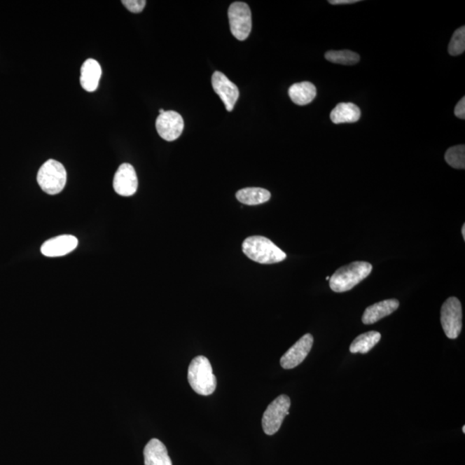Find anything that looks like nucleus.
I'll return each instance as SVG.
<instances>
[{"label":"nucleus","mask_w":465,"mask_h":465,"mask_svg":"<svg viewBox=\"0 0 465 465\" xmlns=\"http://www.w3.org/2000/svg\"><path fill=\"white\" fill-rule=\"evenodd\" d=\"M243 253L253 261L260 264H275L284 261L286 254L271 240L263 236H251L242 243Z\"/></svg>","instance_id":"nucleus-1"},{"label":"nucleus","mask_w":465,"mask_h":465,"mask_svg":"<svg viewBox=\"0 0 465 465\" xmlns=\"http://www.w3.org/2000/svg\"><path fill=\"white\" fill-rule=\"evenodd\" d=\"M373 265L368 262L355 261L342 266L330 277L329 286L337 293L352 290L370 275Z\"/></svg>","instance_id":"nucleus-2"},{"label":"nucleus","mask_w":465,"mask_h":465,"mask_svg":"<svg viewBox=\"0 0 465 465\" xmlns=\"http://www.w3.org/2000/svg\"><path fill=\"white\" fill-rule=\"evenodd\" d=\"M188 381L193 391L201 396H209L216 391L217 381L209 360L204 356H197L190 362Z\"/></svg>","instance_id":"nucleus-3"},{"label":"nucleus","mask_w":465,"mask_h":465,"mask_svg":"<svg viewBox=\"0 0 465 465\" xmlns=\"http://www.w3.org/2000/svg\"><path fill=\"white\" fill-rule=\"evenodd\" d=\"M37 182L41 188L50 195L62 193L67 183V171L62 163L48 160L41 167L37 174Z\"/></svg>","instance_id":"nucleus-4"},{"label":"nucleus","mask_w":465,"mask_h":465,"mask_svg":"<svg viewBox=\"0 0 465 465\" xmlns=\"http://www.w3.org/2000/svg\"><path fill=\"white\" fill-rule=\"evenodd\" d=\"M290 408L291 399L286 395L277 397L269 404L262 417V427L265 434L273 435L280 429Z\"/></svg>","instance_id":"nucleus-5"},{"label":"nucleus","mask_w":465,"mask_h":465,"mask_svg":"<svg viewBox=\"0 0 465 465\" xmlns=\"http://www.w3.org/2000/svg\"><path fill=\"white\" fill-rule=\"evenodd\" d=\"M228 15L232 35L240 41L246 40L252 31V13L249 5L243 2L233 3Z\"/></svg>","instance_id":"nucleus-6"},{"label":"nucleus","mask_w":465,"mask_h":465,"mask_svg":"<svg viewBox=\"0 0 465 465\" xmlns=\"http://www.w3.org/2000/svg\"><path fill=\"white\" fill-rule=\"evenodd\" d=\"M441 325L445 335L449 339L454 340L462 331V306L459 299L452 296L444 303L441 307Z\"/></svg>","instance_id":"nucleus-7"},{"label":"nucleus","mask_w":465,"mask_h":465,"mask_svg":"<svg viewBox=\"0 0 465 465\" xmlns=\"http://www.w3.org/2000/svg\"><path fill=\"white\" fill-rule=\"evenodd\" d=\"M157 132L167 141H174L181 136L185 127L182 116L174 111L160 114L155 123Z\"/></svg>","instance_id":"nucleus-8"},{"label":"nucleus","mask_w":465,"mask_h":465,"mask_svg":"<svg viewBox=\"0 0 465 465\" xmlns=\"http://www.w3.org/2000/svg\"><path fill=\"white\" fill-rule=\"evenodd\" d=\"M314 344L313 336L306 333L299 339L280 359V365L284 369L291 370L298 366L309 355Z\"/></svg>","instance_id":"nucleus-9"},{"label":"nucleus","mask_w":465,"mask_h":465,"mask_svg":"<svg viewBox=\"0 0 465 465\" xmlns=\"http://www.w3.org/2000/svg\"><path fill=\"white\" fill-rule=\"evenodd\" d=\"M211 83L214 91L222 99L226 110L230 112L234 110L240 96L237 86L228 80L226 75L218 71L213 74Z\"/></svg>","instance_id":"nucleus-10"},{"label":"nucleus","mask_w":465,"mask_h":465,"mask_svg":"<svg viewBox=\"0 0 465 465\" xmlns=\"http://www.w3.org/2000/svg\"><path fill=\"white\" fill-rule=\"evenodd\" d=\"M113 188L123 197L133 196L138 188V179L132 165L122 164L116 171L113 179Z\"/></svg>","instance_id":"nucleus-11"},{"label":"nucleus","mask_w":465,"mask_h":465,"mask_svg":"<svg viewBox=\"0 0 465 465\" xmlns=\"http://www.w3.org/2000/svg\"><path fill=\"white\" fill-rule=\"evenodd\" d=\"M78 240L73 235H60L48 240L41 247V252L46 257H61L76 249Z\"/></svg>","instance_id":"nucleus-12"},{"label":"nucleus","mask_w":465,"mask_h":465,"mask_svg":"<svg viewBox=\"0 0 465 465\" xmlns=\"http://www.w3.org/2000/svg\"><path fill=\"white\" fill-rule=\"evenodd\" d=\"M398 307L399 302L396 299H388L375 303V305L367 307L365 313H363L362 317L363 324L366 325L376 324L382 318L395 312Z\"/></svg>","instance_id":"nucleus-13"},{"label":"nucleus","mask_w":465,"mask_h":465,"mask_svg":"<svg viewBox=\"0 0 465 465\" xmlns=\"http://www.w3.org/2000/svg\"><path fill=\"white\" fill-rule=\"evenodd\" d=\"M102 76V69L100 64L95 59H88L81 67V84L86 92H95L99 88V81Z\"/></svg>","instance_id":"nucleus-14"},{"label":"nucleus","mask_w":465,"mask_h":465,"mask_svg":"<svg viewBox=\"0 0 465 465\" xmlns=\"http://www.w3.org/2000/svg\"><path fill=\"white\" fill-rule=\"evenodd\" d=\"M144 454L145 465H172L166 445L157 438L145 446Z\"/></svg>","instance_id":"nucleus-15"},{"label":"nucleus","mask_w":465,"mask_h":465,"mask_svg":"<svg viewBox=\"0 0 465 465\" xmlns=\"http://www.w3.org/2000/svg\"><path fill=\"white\" fill-rule=\"evenodd\" d=\"M289 96L292 102L298 106H307L317 97V88L309 81L301 82L292 85L289 89Z\"/></svg>","instance_id":"nucleus-16"},{"label":"nucleus","mask_w":465,"mask_h":465,"mask_svg":"<svg viewBox=\"0 0 465 465\" xmlns=\"http://www.w3.org/2000/svg\"><path fill=\"white\" fill-rule=\"evenodd\" d=\"M360 116V109L352 103H340L330 113V119L335 125L358 122Z\"/></svg>","instance_id":"nucleus-17"},{"label":"nucleus","mask_w":465,"mask_h":465,"mask_svg":"<svg viewBox=\"0 0 465 465\" xmlns=\"http://www.w3.org/2000/svg\"><path fill=\"white\" fill-rule=\"evenodd\" d=\"M236 198L240 202L247 205H258L265 204L271 198L270 191L258 187L242 189L236 193Z\"/></svg>","instance_id":"nucleus-18"},{"label":"nucleus","mask_w":465,"mask_h":465,"mask_svg":"<svg viewBox=\"0 0 465 465\" xmlns=\"http://www.w3.org/2000/svg\"><path fill=\"white\" fill-rule=\"evenodd\" d=\"M381 340V333L370 331L362 333L352 341L350 346L352 354H366L369 352Z\"/></svg>","instance_id":"nucleus-19"},{"label":"nucleus","mask_w":465,"mask_h":465,"mask_svg":"<svg viewBox=\"0 0 465 465\" xmlns=\"http://www.w3.org/2000/svg\"><path fill=\"white\" fill-rule=\"evenodd\" d=\"M325 58L330 62L346 66L355 65L360 60L359 55L351 50L328 51Z\"/></svg>","instance_id":"nucleus-20"},{"label":"nucleus","mask_w":465,"mask_h":465,"mask_svg":"<svg viewBox=\"0 0 465 465\" xmlns=\"http://www.w3.org/2000/svg\"><path fill=\"white\" fill-rule=\"evenodd\" d=\"M445 159L450 166L456 169L465 168V147L464 145L455 146L450 148L445 152Z\"/></svg>","instance_id":"nucleus-21"},{"label":"nucleus","mask_w":465,"mask_h":465,"mask_svg":"<svg viewBox=\"0 0 465 465\" xmlns=\"http://www.w3.org/2000/svg\"><path fill=\"white\" fill-rule=\"evenodd\" d=\"M465 50V27L457 29L453 33L448 47L449 54L452 56L462 55Z\"/></svg>","instance_id":"nucleus-22"},{"label":"nucleus","mask_w":465,"mask_h":465,"mask_svg":"<svg viewBox=\"0 0 465 465\" xmlns=\"http://www.w3.org/2000/svg\"><path fill=\"white\" fill-rule=\"evenodd\" d=\"M123 5L133 13H140L146 6L145 0H123Z\"/></svg>","instance_id":"nucleus-23"},{"label":"nucleus","mask_w":465,"mask_h":465,"mask_svg":"<svg viewBox=\"0 0 465 465\" xmlns=\"http://www.w3.org/2000/svg\"><path fill=\"white\" fill-rule=\"evenodd\" d=\"M454 113L457 118L460 119H465V97H464L462 99L457 103Z\"/></svg>","instance_id":"nucleus-24"},{"label":"nucleus","mask_w":465,"mask_h":465,"mask_svg":"<svg viewBox=\"0 0 465 465\" xmlns=\"http://www.w3.org/2000/svg\"><path fill=\"white\" fill-rule=\"evenodd\" d=\"M331 5H351V4L358 3V0H330L328 1Z\"/></svg>","instance_id":"nucleus-25"},{"label":"nucleus","mask_w":465,"mask_h":465,"mask_svg":"<svg viewBox=\"0 0 465 465\" xmlns=\"http://www.w3.org/2000/svg\"><path fill=\"white\" fill-rule=\"evenodd\" d=\"M462 235H463L464 240H465V224H464L463 227H462Z\"/></svg>","instance_id":"nucleus-26"},{"label":"nucleus","mask_w":465,"mask_h":465,"mask_svg":"<svg viewBox=\"0 0 465 465\" xmlns=\"http://www.w3.org/2000/svg\"><path fill=\"white\" fill-rule=\"evenodd\" d=\"M160 111V114H162V113H164V112L166 111H164L163 109H160V111Z\"/></svg>","instance_id":"nucleus-27"},{"label":"nucleus","mask_w":465,"mask_h":465,"mask_svg":"<svg viewBox=\"0 0 465 465\" xmlns=\"http://www.w3.org/2000/svg\"><path fill=\"white\" fill-rule=\"evenodd\" d=\"M463 432L465 433V426H463Z\"/></svg>","instance_id":"nucleus-28"},{"label":"nucleus","mask_w":465,"mask_h":465,"mask_svg":"<svg viewBox=\"0 0 465 465\" xmlns=\"http://www.w3.org/2000/svg\"><path fill=\"white\" fill-rule=\"evenodd\" d=\"M326 279L329 280V279H330V277H326Z\"/></svg>","instance_id":"nucleus-29"}]
</instances>
